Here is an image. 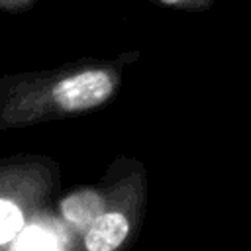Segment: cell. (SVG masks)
<instances>
[{"label": "cell", "mask_w": 251, "mask_h": 251, "mask_svg": "<svg viewBox=\"0 0 251 251\" xmlns=\"http://www.w3.org/2000/svg\"><path fill=\"white\" fill-rule=\"evenodd\" d=\"M114 88V80L104 71H86L63 78L53 88V98L63 110H86L102 104Z\"/></svg>", "instance_id": "cell-1"}, {"label": "cell", "mask_w": 251, "mask_h": 251, "mask_svg": "<svg viewBox=\"0 0 251 251\" xmlns=\"http://www.w3.org/2000/svg\"><path fill=\"white\" fill-rule=\"evenodd\" d=\"M129 231V224L124 214H102L84 233V245L88 251H114L122 245Z\"/></svg>", "instance_id": "cell-2"}, {"label": "cell", "mask_w": 251, "mask_h": 251, "mask_svg": "<svg viewBox=\"0 0 251 251\" xmlns=\"http://www.w3.org/2000/svg\"><path fill=\"white\" fill-rule=\"evenodd\" d=\"M61 212L76 227L88 229L104 214V200L94 190H78L61 202Z\"/></svg>", "instance_id": "cell-3"}, {"label": "cell", "mask_w": 251, "mask_h": 251, "mask_svg": "<svg viewBox=\"0 0 251 251\" xmlns=\"http://www.w3.org/2000/svg\"><path fill=\"white\" fill-rule=\"evenodd\" d=\"M22 229V212L6 200H0V245L10 241Z\"/></svg>", "instance_id": "cell-4"}, {"label": "cell", "mask_w": 251, "mask_h": 251, "mask_svg": "<svg viewBox=\"0 0 251 251\" xmlns=\"http://www.w3.org/2000/svg\"><path fill=\"white\" fill-rule=\"evenodd\" d=\"M18 251H55V243L47 233L37 227H31L22 235Z\"/></svg>", "instance_id": "cell-5"}, {"label": "cell", "mask_w": 251, "mask_h": 251, "mask_svg": "<svg viewBox=\"0 0 251 251\" xmlns=\"http://www.w3.org/2000/svg\"><path fill=\"white\" fill-rule=\"evenodd\" d=\"M167 6H173V8H182V10H206L212 6V0H167L163 2Z\"/></svg>", "instance_id": "cell-6"}]
</instances>
